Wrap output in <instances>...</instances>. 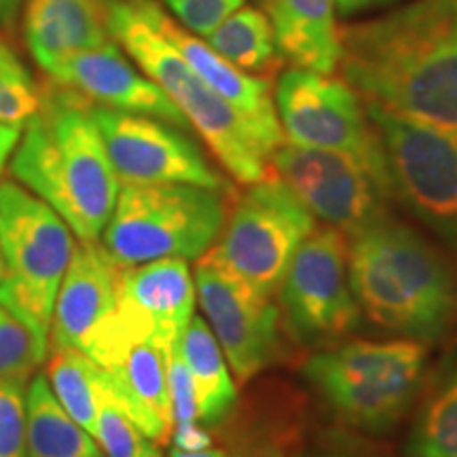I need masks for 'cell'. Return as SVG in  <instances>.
Instances as JSON below:
<instances>
[{
	"label": "cell",
	"mask_w": 457,
	"mask_h": 457,
	"mask_svg": "<svg viewBox=\"0 0 457 457\" xmlns=\"http://www.w3.org/2000/svg\"><path fill=\"white\" fill-rule=\"evenodd\" d=\"M339 68L362 102L457 140V0H413L345 26Z\"/></svg>",
	"instance_id": "6da1fadb"
},
{
	"label": "cell",
	"mask_w": 457,
	"mask_h": 457,
	"mask_svg": "<svg viewBox=\"0 0 457 457\" xmlns=\"http://www.w3.org/2000/svg\"><path fill=\"white\" fill-rule=\"evenodd\" d=\"M9 168L15 182L66 220L79 242L102 237L121 182L83 96L57 83L41 89V104L21 125Z\"/></svg>",
	"instance_id": "7a4b0ae2"
},
{
	"label": "cell",
	"mask_w": 457,
	"mask_h": 457,
	"mask_svg": "<svg viewBox=\"0 0 457 457\" xmlns=\"http://www.w3.org/2000/svg\"><path fill=\"white\" fill-rule=\"evenodd\" d=\"M350 237L352 293L373 322L417 341L455 327L457 271L436 245L387 214Z\"/></svg>",
	"instance_id": "3957f363"
},
{
	"label": "cell",
	"mask_w": 457,
	"mask_h": 457,
	"mask_svg": "<svg viewBox=\"0 0 457 457\" xmlns=\"http://www.w3.org/2000/svg\"><path fill=\"white\" fill-rule=\"evenodd\" d=\"M111 34L125 54L174 102L225 170L242 185L267 179L273 148L242 112L187 64L138 0H112Z\"/></svg>",
	"instance_id": "277c9868"
},
{
	"label": "cell",
	"mask_w": 457,
	"mask_h": 457,
	"mask_svg": "<svg viewBox=\"0 0 457 457\" xmlns=\"http://www.w3.org/2000/svg\"><path fill=\"white\" fill-rule=\"evenodd\" d=\"M74 233L43 199L0 180V307L49 353L54 305L74 253Z\"/></svg>",
	"instance_id": "5b68a950"
},
{
	"label": "cell",
	"mask_w": 457,
	"mask_h": 457,
	"mask_svg": "<svg viewBox=\"0 0 457 457\" xmlns=\"http://www.w3.org/2000/svg\"><path fill=\"white\" fill-rule=\"evenodd\" d=\"M225 220L222 191L195 185H121L102 245L121 267L202 259Z\"/></svg>",
	"instance_id": "8992f818"
},
{
	"label": "cell",
	"mask_w": 457,
	"mask_h": 457,
	"mask_svg": "<svg viewBox=\"0 0 457 457\" xmlns=\"http://www.w3.org/2000/svg\"><path fill=\"white\" fill-rule=\"evenodd\" d=\"M426 356V347L415 341H360L316 353L303 375L343 421L384 432L413 403Z\"/></svg>",
	"instance_id": "52a82bcc"
},
{
	"label": "cell",
	"mask_w": 457,
	"mask_h": 457,
	"mask_svg": "<svg viewBox=\"0 0 457 457\" xmlns=\"http://www.w3.org/2000/svg\"><path fill=\"white\" fill-rule=\"evenodd\" d=\"M313 228L316 219L310 210L278 176H267L237 199L219 245L205 254L256 295L273 299Z\"/></svg>",
	"instance_id": "ba28073f"
},
{
	"label": "cell",
	"mask_w": 457,
	"mask_h": 457,
	"mask_svg": "<svg viewBox=\"0 0 457 457\" xmlns=\"http://www.w3.org/2000/svg\"><path fill=\"white\" fill-rule=\"evenodd\" d=\"M276 111L290 145L356 157L394 193L379 134L362 98L345 81L290 68L276 83Z\"/></svg>",
	"instance_id": "9c48e42d"
},
{
	"label": "cell",
	"mask_w": 457,
	"mask_h": 457,
	"mask_svg": "<svg viewBox=\"0 0 457 457\" xmlns=\"http://www.w3.org/2000/svg\"><path fill=\"white\" fill-rule=\"evenodd\" d=\"M379 134L394 195L457 253V140L364 102Z\"/></svg>",
	"instance_id": "30bf717a"
},
{
	"label": "cell",
	"mask_w": 457,
	"mask_h": 457,
	"mask_svg": "<svg viewBox=\"0 0 457 457\" xmlns=\"http://www.w3.org/2000/svg\"><path fill=\"white\" fill-rule=\"evenodd\" d=\"M174 343L163 341L145 320L117 303V310L83 347L104 370L129 420L157 445L168 443L174 428L168 392V360Z\"/></svg>",
	"instance_id": "8fae6325"
},
{
	"label": "cell",
	"mask_w": 457,
	"mask_h": 457,
	"mask_svg": "<svg viewBox=\"0 0 457 457\" xmlns=\"http://www.w3.org/2000/svg\"><path fill=\"white\" fill-rule=\"evenodd\" d=\"M286 328L301 345L333 343L358 327L360 307L347 276V242L335 227L303 239L279 286Z\"/></svg>",
	"instance_id": "7c38bea8"
},
{
	"label": "cell",
	"mask_w": 457,
	"mask_h": 457,
	"mask_svg": "<svg viewBox=\"0 0 457 457\" xmlns=\"http://www.w3.org/2000/svg\"><path fill=\"white\" fill-rule=\"evenodd\" d=\"M270 162L276 176L313 214L353 236L369 222L387 214V199L394 197L362 162L345 153L324 148L279 145Z\"/></svg>",
	"instance_id": "4fadbf2b"
},
{
	"label": "cell",
	"mask_w": 457,
	"mask_h": 457,
	"mask_svg": "<svg viewBox=\"0 0 457 457\" xmlns=\"http://www.w3.org/2000/svg\"><path fill=\"white\" fill-rule=\"evenodd\" d=\"M91 114L121 185H195L227 191V180L180 128L96 104Z\"/></svg>",
	"instance_id": "5bb4252c"
},
{
	"label": "cell",
	"mask_w": 457,
	"mask_h": 457,
	"mask_svg": "<svg viewBox=\"0 0 457 457\" xmlns=\"http://www.w3.org/2000/svg\"><path fill=\"white\" fill-rule=\"evenodd\" d=\"M195 293L210 328L242 384L270 367L279 353V310L208 254L195 267Z\"/></svg>",
	"instance_id": "9a60e30c"
},
{
	"label": "cell",
	"mask_w": 457,
	"mask_h": 457,
	"mask_svg": "<svg viewBox=\"0 0 457 457\" xmlns=\"http://www.w3.org/2000/svg\"><path fill=\"white\" fill-rule=\"evenodd\" d=\"M43 72L51 83L77 91L96 106L145 114L180 129L191 128L163 89L125 57L117 41L62 57Z\"/></svg>",
	"instance_id": "2e32d148"
},
{
	"label": "cell",
	"mask_w": 457,
	"mask_h": 457,
	"mask_svg": "<svg viewBox=\"0 0 457 457\" xmlns=\"http://www.w3.org/2000/svg\"><path fill=\"white\" fill-rule=\"evenodd\" d=\"M121 265L98 242L74 245L71 265L57 290L49 328L51 350H81L119 303Z\"/></svg>",
	"instance_id": "e0dca14e"
},
{
	"label": "cell",
	"mask_w": 457,
	"mask_h": 457,
	"mask_svg": "<svg viewBox=\"0 0 457 457\" xmlns=\"http://www.w3.org/2000/svg\"><path fill=\"white\" fill-rule=\"evenodd\" d=\"M148 20L159 32L179 49L187 64L195 71L220 98L242 112L273 151L284 145V131L279 125L276 100H273L271 81L265 77H254L228 64L225 57L216 54L204 38L185 30L174 17H170L159 7L157 0H138Z\"/></svg>",
	"instance_id": "ac0fdd59"
},
{
	"label": "cell",
	"mask_w": 457,
	"mask_h": 457,
	"mask_svg": "<svg viewBox=\"0 0 457 457\" xmlns=\"http://www.w3.org/2000/svg\"><path fill=\"white\" fill-rule=\"evenodd\" d=\"M195 279L185 259L121 267L119 305L145 320L163 341L174 343L195 316Z\"/></svg>",
	"instance_id": "d6986e66"
},
{
	"label": "cell",
	"mask_w": 457,
	"mask_h": 457,
	"mask_svg": "<svg viewBox=\"0 0 457 457\" xmlns=\"http://www.w3.org/2000/svg\"><path fill=\"white\" fill-rule=\"evenodd\" d=\"M111 13L112 0H26L24 38L38 68L114 41Z\"/></svg>",
	"instance_id": "ffe728a7"
},
{
	"label": "cell",
	"mask_w": 457,
	"mask_h": 457,
	"mask_svg": "<svg viewBox=\"0 0 457 457\" xmlns=\"http://www.w3.org/2000/svg\"><path fill=\"white\" fill-rule=\"evenodd\" d=\"M279 55L295 68L333 74L341 62L335 0H259Z\"/></svg>",
	"instance_id": "44dd1931"
},
{
	"label": "cell",
	"mask_w": 457,
	"mask_h": 457,
	"mask_svg": "<svg viewBox=\"0 0 457 457\" xmlns=\"http://www.w3.org/2000/svg\"><path fill=\"white\" fill-rule=\"evenodd\" d=\"M180 350L193 377L197 403V421L219 426L237 403V387L228 373L220 345L204 318L193 316L180 337Z\"/></svg>",
	"instance_id": "7402d4cb"
},
{
	"label": "cell",
	"mask_w": 457,
	"mask_h": 457,
	"mask_svg": "<svg viewBox=\"0 0 457 457\" xmlns=\"http://www.w3.org/2000/svg\"><path fill=\"white\" fill-rule=\"evenodd\" d=\"M28 457H100L96 438L85 432L57 403L45 375L26 387Z\"/></svg>",
	"instance_id": "603a6c76"
},
{
	"label": "cell",
	"mask_w": 457,
	"mask_h": 457,
	"mask_svg": "<svg viewBox=\"0 0 457 457\" xmlns=\"http://www.w3.org/2000/svg\"><path fill=\"white\" fill-rule=\"evenodd\" d=\"M47 381L62 409L91 436L96 434L108 379L98 364L81 350H51Z\"/></svg>",
	"instance_id": "cb8c5ba5"
},
{
	"label": "cell",
	"mask_w": 457,
	"mask_h": 457,
	"mask_svg": "<svg viewBox=\"0 0 457 457\" xmlns=\"http://www.w3.org/2000/svg\"><path fill=\"white\" fill-rule=\"evenodd\" d=\"M204 41L225 57L228 64L248 74L270 72L282 60L267 15L261 9L245 4L228 15Z\"/></svg>",
	"instance_id": "d4e9b609"
},
{
	"label": "cell",
	"mask_w": 457,
	"mask_h": 457,
	"mask_svg": "<svg viewBox=\"0 0 457 457\" xmlns=\"http://www.w3.org/2000/svg\"><path fill=\"white\" fill-rule=\"evenodd\" d=\"M404 457H457V375L420 411Z\"/></svg>",
	"instance_id": "484cf974"
},
{
	"label": "cell",
	"mask_w": 457,
	"mask_h": 457,
	"mask_svg": "<svg viewBox=\"0 0 457 457\" xmlns=\"http://www.w3.org/2000/svg\"><path fill=\"white\" fill-rule=\"evenodd\" d=\"M94 438L106 457H162L157 443L151 441L129 420L119 400L114 398L111 384H108V390L102 398Z\"/></svg>",
	"instance_id": "4316f807"
},
{
	"label": "cell",
	"mask_w": 457,
	"mask_h": 457,
	"mask_svg": "<svg viewBox=\"0 0 457 457\" xmlns=\"http://www.w3.org/2000/svg\"><path fill=\"white\" fill-rule=\"evenodd\" d=\"M41 104V89L13 51L0 43V123L21 128Z\"/></svg>",
	"instance_id": "83f0119b"
},
{
	"label": "cell",
	"mask_w": 457,
	"mask_h": 457,
	"mask_svg": "<svg viewBox=\"0 0 457 457\" xmlns=\"http://www.w3.org/2000/svg\"><path fill=\"white\" fill-rule=\"evenodd\" d=\"M47 352L20 320L0 307V379H28Z\"/></svg>",
	"instance_id": "f1b7e54d"
},
{
	"label": "cell",
	"mask_w": 457,
	"mask_h": 457,
	"mask_svg": "<svg viewBox=\"0 0 457 457\" xmlns=\"http://www.w3.org/2000/svg\"><path fill=\"white\" fill-rule=\"evenodd\" d=\"M0 457H28L26 379H0Z\"/></svg>",
	"instance_id": "f546056e"
},
{
	"label": "cell",
	"mask_w": 457,
	"mask_h": 457,
	"mask_svg": "<svg viewBox=\"0 0 457 457\" xmlns=\"http://www.w3.org/2000/svg\"><path fill=\"white\" fill-rule=\"evenodd\" d=\"M176 21L195 37H208L228 15L242 9L245 0H163Z\"/></svg>",
	"instance_id": "4dcf8cb0"
},
{
	"label": "cell",
	"mask_w": 457,
	"mask_h": 457,
	"mask_svg": "<svg viewBox=\"0 0 457 457\" xmlns=\"http://www.w3.org/2000/svg\"><path fill=\"white\" fill-rule=\"evenodd\" d=\"M168 392H170L171 420H174V424H191V421H197L195 387H193V377L188 373L185 356H182L180 339L171 345V352H170Z\"/></svg>",
	"instance_id": "1f68e13d"
},
{
	"label": "cell",
	"mask_w": 457,
	"mask_h": 457,
	"mask_svg": "<svg viewBox=\"0 0 457 457\" xmlns=\"http://www.w3.org/2000/svg\"><path fill=\"white\" fill-rule=\"evenodd\" d=\"M170 438L174 441V447L180 451H204L212 445L210 432L204 426H199L197 421H191V424H174Z\"/></svg>",
	"instance_id": "d6a6232c"
},
{
	"label": "cell",
	"mask_w": 457,
	"mask_h": 457,
	"mask_svg": "<svg viewBox=\"0 0 457 457\" xmlns=\"http://www.w3.org/2000/svg\"><path fill=\"white\" fill-rule=\"evenodd\" d=\"M398 3V0H335L337 13L343 17H350L356 13H364V11L387 7V4Z\"/></svg>",
	"instance_id": "836d02e7"
},
{
	"label": "cell",
	"mask_w": 457,
	"mask_h": 457,
	"mask_svg": "<svg viewBox=\"0 0 457 457\" xmlns=\"http://www.w3.org/2000/svg\"><path fill=\"white\" fill-rule=\"evenodd\" d=\"M21 128H13V125L0 123V171L9 163L11 155H13L17 140H20Z\"/></svg>",
	"instance_id": "e575fe53"
},
{
	"label": "cell",
	"mask_w": 457,
	"mask_h": 457,
	"mask_svg": "<svg viewBox=\"0 0 457 457\" xmlns=\"http://www.w3.org/2000/svg\"><path fill=\"white\" fill-rule=\"evenodd\" d=\"M24 0H0V26H11L20 13Z\"/></svg>",
	"instance_id": "d590c367"
},
{
	"label": "cell",
	"mask_w": 457,
	"mask_h": 457,
	"mask_svg": "<svg viewBox=\"0 0 457 457\" xmlns=\"http://www.w3.org/2000/svg\"><path fill=\"white\" fill-rule=\"evenodd\" d=\"M170 457H231L227 451L222 449H204V451H180V449H171Z\"/></svg>",
	"instance_id": "8d00e7d4"
},
{
	"label": "cell",
	"mask_w": 457,
	"mask_h": 457,
	"mask_svg": "<svg viewBox=\"0 0 457 457\" xmlns=\"http://www.w3.org/2000/svg\"><path fill=\"white\" fill-rule=\"evenodd\" d=\"M0 276H3V261H0Z\"/></svg>",
	"instance_id": "74e56055"
},
{
	"label": "cell",
	"mask_w": 457,
	"mask_h": 457,
	"mask_svg": "<svg viewBox=\"0 0 457 457\" xmlns=\"http://www.w3.org/2000/svg\"><path fill=\"white\" fill-rule=\"evenodd\" d=\"M100 457H102V455H100Z\"/></svg>",
	"instance_id": "f35d334b"
}]
</instances>
